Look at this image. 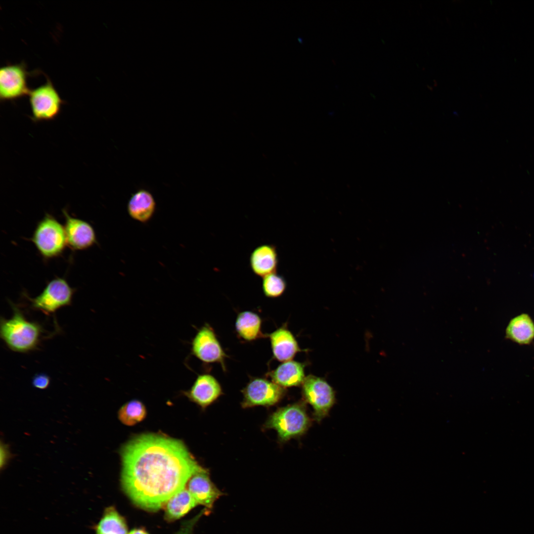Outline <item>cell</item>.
<instances>
[{
    "label": "cell",
    "mask_w": 534,
    "mask_h": 534,
    "mask_svg": "<svg viewBox=\"0 0 534 534\" xmlns=\"http://www.w3.org/2000/svg\"><path fill=\"white\" fill-rule=\"evenodd\" d=\"M121 483L137 506L155 511L203 470L180 440L158 433L134 436L120 450Z\"/></svg>",
    "instance_id": "6da1fadb"
},
{
    "label": "cell",
    "mask_w": 534,
    "mask_h": 534,
    "mask_svg": "<svg viewBox=\"0 0 534 534\" xmlns=\"http://www.w3.org/2000/svg\"><path fill=\"white\" fill-rule=\"evenodd\" d=\"M13 315L9 319L0 320V336L11 351L26 353L38 348L44 332L42 326L26 319L23 313L10 302Z\"/></svg>",
    "instance_id": "7a4b0ae2"
},
{
    "label": "cell",
    "mask_w": 534,
    "mask_h": 534,
    "mask_svg": "<svg viewBox=\"0 0 534 534\" xmlns=\"http://www.w3.org/2000/svg\"><path fill=\"white\" fill-rule=\"evenodd\" d=\"M310 425V420L304 404L296 403L273 412L267 421L265 427L274 429L279 439L286 441L304 434Z\"/></svg>",
    "instance_id": "3957f363"
},
{
    "label": "cell",
    "mask_w": 534,
    "mask_h": 534,
    "mask_svg": "<svg viewBox=\"0 0 534 534\" xmlns=\"http://www.w3.org/2000/svg\"><path fill=\"white\" fill-rule=\"evenodd\" d=\"M32 241L44 258L57 257L67 245L64 226L52 216L46 214L37 224Z\"/></svg>",
    "instance_id": "277c9868"
},
{
    "label": "cell",
    "mask_w": 534,
    "mask_h": 534,
    "mask_svg": "<svg viewBox=\"0 0 534 534\" xmlns=\"http://www.w3.org/2000/svg\"><path fill=\"white\" fill-rule=\"evenodd\" d=\"M75 291L64 278L56 277L48 282L39 295L34 298L26 297L32 309L50 315L71 305Z\"/></svg>",
    "instance_id": "5b68a950"
},
{
    "label": "cell",
    "mask_w": 534,
    "mask_h": 534,
    "mask_svg": "<svg viewBox=\"0 0 534 534\" xmlns=\"http://www.w3.org/2000/svg\"><path fill=\"white\" fill-rule=\"evenodd\" d=\"M46 82L29 93L32 120L35 122L50 121L59 114L64 101L48 78Z\"/></svg>",
    "instance_id": "8992f818"
},
{
    "label": "cell",
    "mask_w": 534,
    "mask_h": 534,
    "mask_svg": "<svg viewBox=\"0 0 534 534\" xmlns=\"http://www.w3.org/2000/svg\"><path fill=\"white\" fill-rule=\"evenodd\" d=\"M302 388L304 399L313 409L315 419L320 421L334 404L333 389L324 379L313 375L305 377Z\"/></svg>",
    "instance_id": "52a82bcc"
},
{
    "label": "cell",
    "mask_w": 534,
    "mask_h": 534,
    "mask_svg": "<svg viewBox=\"0 0 534 534\" xmlns=\"http://www.w3.org/2000/svg\"><path fill=\"white\" fill-rule=\"evenodd\" d=\"M191 345L192 354L199 360L205 363H220L225 371L227 355L210 325L206 323L198 329Z\"/></svg>",
    "instance_id": "ba28073f"
},
{
    "label": "cell",
    "mask_w": 534,
    "mask_h": 534,
    "mask_svg": "<svg viewBox=\"0 0 534 534\" xmlns=\"http://www.w3.org/2000/svg\"><path fill=\"white\" fill-rule=\"evenodd\" d=\"M243 407L257 405L270 406L278 402L285 396V388L271 380L262 377L251 378L242 390Z\"/></svg>",
    "instance_id": "9c48e42d"
},
{
    "label": "cell",
    "mask_w": 534,
    "mask_h": 534,
    "mask_svg": "<svg viewBox=\"0 0 534 534\" xmlns=\"http://www.w3.org/2000/svg\"><path fill=\"white\" fill-rule=\"evenodd\" d=\"M31 73L25 64H7L0 69V99L1 101L14 100L28 95L30 89L27 78Z\"/></svg>",
    "instance_id": "30bf717a"
},
{
    "label": "cell",
    "mask_w": 534,
    "mask_h": 534,
    "mask_svg": "<svg viewBox=\"0 0 534 534\" xmlns=\"http://www.w3.org/2000/svg\"><path fill=\"white\" fill-rule=\"evenodd\" d=\"M65 222L64 228L67 245L75 250L87 249L96 241L95 232L88 222L73 217L68 212L63 211Z\"/></svg>",
    "instance_id": "8fae6325"
},
{
    "label": "cell",
    "mask_w": 534,
    "mask_h": 534,
    "mask_svg": "<svg viewBox=\"0 0 534 534\" xmlns=\"http://www.w3.org/2000/svg\"><path fill=\"white\" fill-rule=\"evenodd\" d=\"M222 393L217 379L208 373L199 375L189 390L184 392L190 400L205 408L217 400Z\"/></svg>",
    "instance_id": "7c38bea8"
},
{
    "label": "cell",
    "mask_w": 534,
    "mask_h": 534,
    "mask_svg": "<svg viewBox=\"0 0 534 534\" xmlns=\"http://www.w3.org/2000/svg\"><path fill=\"white\" fill-rule=\"evenodd\" d=\"M188 490L198 504L210 510L215 502L223 494L211 481L204 468L194 474L189 479Z\"/></svg>",
    "instance_id": "4fadbf2b"
},
{
    "label": "cell",
    "mask_w": 534,
    "mask_h": 534,
    "mask_svg": "<svg viewBox=\"0 0 534 534\" xmlns=\"http://www.w3.org/2000/svg\"><path fill=\"white\" fill-rule=\"evenodd\" d=\"M270 342L273 357L280 362L291 360L301 351L292 332L285 326L267 335Z\"/></svg>",
    "instance_id": "5bb4252c"
},
{
    "label": "cell",
    "mask_w": 534,
    "mask_h": 534,
    "mask_svg": "<svg viewBox=\"0 0 534 534\" xmlns=\"http://www.w3.org/2000/svg\"><path fill=\"white\" fill-rule=\"evenodd\" d=\"M278 265L276 248L272 244L258 246L250 256V266L253 272L261 277L276 272Z\"/></svg>",
    "instance_id": "9a60e30c"
},
{
    "label": "cell",
    "mask_w": 534,
    "mask_h": 534,
    "mask_svg": "<svg viewBox=\"0 0 534 534\" xmlns=\"http://www.w3.org/2000/svg\"><path fill=\"white\" fill-rule=\"evenodd\" d=\"M505 338L519 345H529L534 340V321L527 313L512 318L505 331Z\"/></svg>",
    "instance_id": "2e32d148"
},
{
    "label": "cell",
    "mask_w": 534,
    "mask_h": 534,
    "mask_svg": "<svg viewBox=\"0 0 534 534\" xmlns=\"http://www.w3.org/2000/svg\"><path fill=\"white\" fill-rule=\"evenodd\" d=\"M156 207L152 194L147 190L140 189L132 194L127 204V211L133 219L145 223L153 216Z\"/></svg>",
    "instance_id": "e0dca14e"
},
{
    "label": "cell",
    "mask_w": 534,
    "mask_h": 534,
    "mask_svg": "<svg viewBox=\"0 0 534 534\" xmlns=\"http://www.w3.org/2000/svg\"><path fill=\"white\" fill-rule=\"evenodd\" d=\"M305 364L291 360L283 362L269 371L268 375L272 381L285 388L302 385L305 378Z\"/></svg>",
    "instance_id": "ac0fdd59"
},
{
    "label": "cell",
    "mask_w": 534,
    "mask_h": 534,
    "mask_svg": "<svg viewBox=\"0 0 534 534\" xmlns=\"http://www.w3.org/2000/svg\"><path fill=\"white\" fill-rule=\"evenodd\" d=\"M262 320L256 313L246 311L239 312L236 318V332L242 340L251 342L267 336L262 332Z\"/></svg>",
    "instance_id": "d6986e66"
},
{
    "label": "cell",
    "mask_w": 534,
    "mask_h": 534,
    "mask_svg": "<svg viewBox=\"0 0 534 534\" xmlns=\"http://www.w3.org/2000/svg\"><path fill=\"white\" fill-rule=\"evenodd\" d=\"M198 503L188 489L184 488L171 498L165 504V516L168 521H173L184 516Z\"/></svg>",
    "instance_id": "ffe728a7"
},
{
    "label": "cell",
    "mask_w": 534,
    "mask_h": 534,
    "mask_svg": "<svg viewBox=\"0 0 534 534\" xmlns=\"http://www.w3.org/2000/svg\"><path fill=\"white\" fill-rule=\"evenodd\" d=\"M125 519L113 507L107 508L95 527L96 534H127Z\"/></svg>",
    "instance_id": "44dd1931"
},
{
    "label": "cell",
    "mask_w": 534,
    "mask_h": 534,
    "mask_svg": "<svg viewBox=\"0 0 534 534\" xmlns=\"http://www.w3.org/2000/svg\"><path fill=\"white\" fill-rule=\"evenodd\" d=\"M146 410L140 400H133L125 403L119 410L118 418L124 425L131 426L142 421L146 417Z\"/></svg>",
    "instance_id": "7402d4cb"
},
{
    "label": "cell",
    "mask_w": 534,
    "mask_h": 534,
    "mask_svg": "<svg viewBox=\"0 0 534 534\" xmlns=\"http://www.w3.org/2000/svg\"><path fill=\"white\" fill-rule=\"evenodd\" d=\"M287 283L284 277L275 272L264 277L262 289L265 296L269 298H276L285 292Z\"/></svg>",
    "instance_id": "603a6c76"
},
{
    "label": "cell",
    "mask_w": 534,
    "mask_h": 534,
    "mask_svg": "<svg viewBox=\"0 0 534 534\" xmlns=\"http://www.w3.org/2000/svg\"><path fill=\"white\" fill-rule=\"evenodd\" d=\"M50 378L48 375L41 373L36 374L33 377L32 383L37 389L44 390L46 389L50 384Z\"/></svg>",
    "instance_id": "cb8c5ba5"
},
{
    "label": "cell",
    "mask_w": 534,
    "mask_h": 534,
    "mask_svg": "<svg viewBox=\"0 0 534 534\" xmlns=\"http://www.w3.org/2000/svg\"><path fill=\"white\" fill-rule=\"evenodd\" d=\"M11 456L7 445L1 443L0 444V467L2 469L7 464Z\"/></svg>",
    "instance_id": "d4e9b609"
},
{
    "label": "cell",
    "mask_w": 534,
    "mask_h": 534,
    "mask_svg": "<svg viewBox=\"0 0 534 534\" xmlns=\"http://www.w3.org/2000/svg\"><path fill=\"white\" fill-rule=\"evenodd\" d=\"M128 534H148L146 531L143 529H137L131 531Z\"/></svg>",
    "instance_id": "484cf974"
}]
</instances>
